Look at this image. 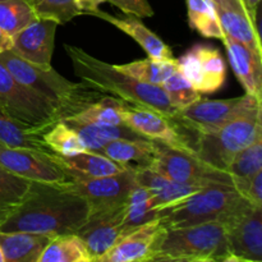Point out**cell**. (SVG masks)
Instances as JSON below:
<instances>
[{
    "instance_id": "cell-18",
    "label": "cell",
    "mask_w": 262,
    "mask_h": 262,
    "mask_svg": "<svg viewBox=\"0 0 262 262\" xmlns=\"http://www.w3.org/2000/svg\"><path fill=\"white\" fill-rule=\"evenodd\" d=\"M223 32L262 55L257 23L250 15L243 0H212Z\"/></svg>"
},
{
    "instance_id": "cell-14",
    "label": "cell",
    "mask_w": 262,
    "mask_h": 262,
    "mask_svg": "<svg viewBox=\"0 0 262 262\" xmlns=\"http://www.w3.org/2000/svg\"><path fill=\"white\" fill-rule=\"evenodd\" d=\"M124 206L125 202L118 206L90 212L86 223L76 232L86 245L92 262L104 255L125 233H128L123 229L122 225Z\"/></svg>"
},
{
    "instance_id": "cell-25",
    "label": "cell",
    "mask_w": 262,
    "mask_h": 262,
    "mask_svg": "<svg viewBox=\"0 0 262 262\" xmlns=\"http://www.w3.org/2000/svg\"><path fill=\"white\" fill-rule=\"evenodd\" d=\"M48 129L25 124L0 107V145L50 152L42 140V135Z\"/></svg>"
},
{
    "instance_id": "cell-4",
    "label": "cell",
    "mask_w": 262,
    "mask_h": 262,
    "mask_svg": "<svg viewBox=\"0 0 262 262\" xmlns=\"http://www.w3.org/2000/svg\"><path fill=\"white\" fill-rule=\"evenodd\" d=\"M227 233L223 223L210 222L165 229L159 235L151 261L229 262Z\"/></svg>"
},
{
    "instance_id": "cell-35",
    "label": "cell",
    "mask_w": 262,
    "mask_h": 262,
    "mask_svg": "<svg viewBox=\"0 0 262 262\" xmlns=\"http://www.w3.org/2000/svg\"><path fill=\"white\" fill-rule=\"evenodd\" d=\"M260 170H262V138L239 151L227 169L233 181L251 178Z\"/></svg>"
},
{
    "instance_id": "cell-34",
    "label": "cell",
    "mask_w": 262,
    "mask_h": 262,
    "mask_svg": "<svg viewBox=\"0 0 262 262\" xmlns=\"http://www.w3.org/2000/svg\"><path fill=\"white\" fill-rule=\"evenodd\" d=\"M31 182L14 176L0 166V222L23 201Z\"/></svg>"
},
{
    "instance_id": "cell-10",
    "label": "cell",
    "mask_w": 262,
    "mask_h": 262,
    "mask_svg": "<svg viewBox=\"0 0 262 262\" xmlns=\"http://www.w3.org/2000/svg\"><path fill=\"white\" fill-rule=\"evenodd\" d=\"M177 60L179 72L200 94H212L224 84L227 66L214 46L196 43Z\"/></svg>"
},
{
    "instance_id": "cell-3",
    "label": "cell",
    "mask_w": 262,
    "mask_h": 262,
    "mask_svg": "<svg viewBox=\"0 0 262 262\" xmlns=\"http://www.w3.org/2000/svg\"><path fill=\"white\" fill-rule=\"evenodd\" d=\"M0 61L17 81L51 102L60 112L61 120L77 114L104 96L83 82L76 83L64 78L53 67L41 68L33 66L12 50L0 53Z\"/></svg>"
},
{
    "instance_id": "cell-7",
    "label": "cell",
    "mask_w": 262,
    "mask_h": 262,
    "mask_svg": "<svg viewBox=\"0 0 262 262\" xmlns=\"http://www.w3.org/2000/svg\"><path fill=\"white\" fill-rule=\"evenodd\" d=\"M151 170L165 176L171 181L193 186L233 187V178L228 171L219 170L200 160L194 152L182 151L156 141V155Z\"/></svg>"
},
{
    "instance_id": "cell-19",
    "label": "cell",
    "mask_w": 262,
    "mask_h": 262,
    "mask_svg": "<svg viewBox=\"0 0 262 262\" xmlns=\"http://www.w3.org/2000/svg\"><path fill=\"white\" fill-rule=\"evenodd\" d=\"M222 41L233 72L246 94L262 100V55L228 36H224Z\"/></svg>"
},
{
    "instance_id": "cell-15",
    "label": "cell",
    "mask_w": 262,
    "mask_h": 262,
    "mask_svg": "<svg viewBox=\"0 0 262 262\" xmlns=\"http://www.w3.org/2000/svg\"><path fill=\"white\" fill-rule=\"evenodd\" d=\"M58 26L59 23L54 19L36 18L12 36L13 45L10 50L33 66L50 68Z\"/></svg>"
},
{
    "instance_id": "cell-9",
    "label": "cell",
    "mask_w": 262,
    "mask_h": 262,
    "mask_svg": "<svg viewBox=\"0 0 262 262\" xmlns=\"http://www.w3.org/2000/svg\"><path fill=\"white\" fill-rule=\"evenodd\" d=\"M262 106V100L252 95L227 100H209L200 97L189 106L179 110L173 122L199 133L211 132L227 123Z\"/></svg>"
},
{
    "instance_id": "cell-41",
    "label": "cell",
    "mask_w": 262,
    "mask_h": 262,
    "mask_svg": "<svg viewBox=\"0 0 262 262\" xmlns=\"http://www.w3.org/2000/svg\"><path fill=\"white\" fill-rule=\"evenodd\" d=\"M13 45V40H12V36L8 35L7 32L0 28V53L5 50H10Z\"/></svg>"
},
{
    "instance_id": "cell-38",
    "label": "cell",
    "mask_w": 262,
    "mask_h": 262,
    "mask_svg": "<svg viewBox=\"0 0 262 262\" xmlns=\"http://www.w3.org/2000/svg\"><path fill=\"white\" fill-rule=\"evenodd\" d=\"M234 189L255 206L262 207V170L246 179L233 181Z\"/></svg>"
},
{
    "instance_id": "cell-1",
    "label": "cell",
    "mask_w": 262,
    "mask_h": 262,
    "mask_svg": "<svg viewBox=\"0 0 262 262\" xmlns=\"http://www.w3.org/2000/svg\"><path fill=\"white\" fill-rule=\"evenodd\" d=\"M90 205L66 183L31 182L23 201L0 222V232L55 235L76 233L86 223Z\"/></svg>"
},
{
    "instance_id": "cell-43",
    "label": "cell",
    "mask_w": 262,
    "mask_h": 262,
    "mask_svg": "<svg viewBox=\"0 0 262 262\" xmlns=\"http://www.w3.org/2000/svg\"><path fill=\"white\" fill-rule=\"evenodd\" d=\"M0 262H5L4 256H3V252H2V248H0Z\"/></svg>"
},
{
    "instance_id": "cell-40",
    "label": "cell",
    "mask_w": 262,
    "mask_h": 262,
    "mask_svg": "<svg viewBox=\"0 0 262 262\" xmlns=\"http://www.w3.org/2000/svg\"><path fill=\"white\" fill-rule=\"evenodd\" d=\"M74 2H76L77 8L82 13H89L90 14V13L99 9V5L104 2H107V0H74Z\"/></svg>"
},
{
    "instance_id": "cell-42",
    "label": "cell",
    "mask_w": 262,
    "mask_h": 262,
    "mask_svg": "<svg viewBox=\"0 0 262 262\" xmlns=\"http://www.w3.org/2000/svg\"><path fill=\"white\" fill-rule=\"evenodd\" d=\"M260 2L261 0H243L246 9H247V12L250 13V15L255 20H257V9L258 5H260Z\"/></svg>"
},
{
    "instance_id": "cell-37",
    "label": "cell",
    "mask_w": 262,
    "mask_h": 262,
    "mask_svg": "<svg viewBox=\"0 0 262 262\" xmlns=\"http://www.w3.org/2000/svg\"><path fill=\"white\" fill-rule=\"evenodd\" d=\"M37 18L54 19L59 25L69 22L82 12L74 0H30Z\"/></svg>"
},
{
    "instance_id": "cell-8",
    "label": "cell",
    "mask_w": 262,
    "mask_h": 262,
    "mask_svg": "<svg viewBox=\"0 0 262 262\" xmlns=\"http://www.w3.org/2000/svg\"><path fill=\"white\" fill-rule=\"evenodd\" d=\"M0 107L31 127L50 128L61 120L51 102L20 83L0 61Z\"/></svg>"
},
{
    "instance_id": "cell-2",
    "label": "cell",
    "mask_w": 262,
    "mask_h": 262,
    "mask_svg": "<svg viewBox=\"0 0 262 262\" xmlns=\"http://www.w3.org/2000/svg\"><path fill=\"white\" fill-rule=\"evenodd\" d=\"M73 71L87 86L102 95L141 109H148L176 119L178 110L169 102L163 87L137 81L122 73L113 64L90 55L83 49L64 45Z\"/></svg>"
},
{
    "instance_id": "cell-30",
    "label": "cell",
    "mask_w": 262,
    "mask_h": 262,
    "mask_svg": "<svg viewBox=\"0 0 262 262\" xmlns=\"http://www.w3.org/2000/svg\"><path fill=\"white\" fill-rule=\"evenodd\" d=\"M124 105L125 102L104 95L101 99L90 104L83 110L63 120L74 123H89V124H124L122 118V107Z\"/></svg>"
},
{
    "instance_id": "cell-5",
    "label": "cell",
    "mask_w": 262,
    "mask_h": 262,
    "mask_svg": "<svg viewBox=\"0 0 262 262\" xmlns=\"http://www.w3.org/2000/svg\"><path fill=\"white\" fill-rule=\"evenodd\" d=\"M250 205L252 204L233 187L207 186L179 202L160 209L159 219L165 229L210 222L225 224Z\"/></svg>"
},
{
    "instance_id": "cell-12",
    "label": "cell",
    "mask_w": 262,
    "mask_h": 262,
    "mask_svg": "<svg viewBox=\"0 0 262 262\" xmlns=\"http://www.w3.org/2000/svg\"><path fill=\"white\" fill-rule=\"evenodd\" d=\"M51 154L0 145V166L30 182L66 183L71 181L68 174L53 160Z\"/></svg>"
},
{
    "instance_id": "cell-22",
    "label": "cell",
    "mask_w": 262,
    "mask_h": 262,
    "mask_svg": "<svg viewBox=\"0 0 262 262\" xmlns=\"http://www.w3.org/2000/svg\"><path fill=\"white\" fill-rule=\"evenodd\" d=\"M136 182L138 186L148 189L152 193L158 209L170 206L204 188L193 184L171 181L163 174L156 173L148 168L136 170Z\"/></svg>"
},
{
    "instance_id": "cell-11",
    "label": "cell",
    "mask_w": 262,
    "mask_h": 262,
    "mask_svg": "<svg viewBox=\"0 0 262 262\" xmlns=\"http://www.w3.org/2000/svg\"><path fill=\"white\" fill-rule=\"evenodd\" d=\"M224 227L229 262H262V207L250 205Z\"/></svg>"
},
{
    "instance_id": "cell-31",
    "label": "cell",
    "mask_w": 262,
    "mask_h": 262,
    "mask_svg": "<svg viewBox=\"0 0 262 262\" xmlns=\"http://www.w3.org/2000/svg\"><path fill=\"white\" fill-rule=\"evenodd\" d=\"M188 23L192 30L207 38L223 40L224 32L212 0H187Z\"/></svg>"
},
{
    "instance_id": "cell-6",
    "label": "cell",
    "mask_w": 262,
    "mask_h": 262,
    "mask_svg": "<svg viewBox=\"0 0 262 262\" xmlns=\"http://www.w3.org/2000/svg\"><path fill=\"white\" fill-rule=\"evenodd\" d=\"M262 138V106L211 132L199 133L194 154L200 160L227 171L234 156Z\"/></svg>"
},
{
    "instance_id": "cell-29",
    "label": "cell",
    "mask_w": 262,
    "mask_h": 262,
    "mask_svg": "<svg viewBox=\"0 0 262 262\" xmlns=\"http://www.w3.org/2000/svg\"><path fill=\"white\" fill-rule=\"evenodd\" d=\"M159 211L160 209L156 207L152 193L143 187L136 186L125 201L123 229L129 232L150 220L159 219Z\"/></svg>"
},
{
    "instance_id": "cell-32",
    "label": "cell",
    "mask_w": 262,
    "mask_h": 262,
    "mask_svg": "<svg viewBox=\"0 0 262 262\" xmlns=\"http://www.w3.org/2000/svg\"><path fill=\"white\" fill-rule=\"evenodd\" d=\"M42 140L50 152L56 155L72 156L87 151L78 133L63 120H59L45 130Z\"/></svg>"
},
{
    "instance_id": "cell-13",
    "label": "cell",
    "mask_w": 262,
    "mask_h": 262,
    "mask_svg": "<svg viewBox=\"0 0 262 262\" xmlns=\"http://www.w3.org/2000/svg\"><path fill=\"white\" fill-rule=\"evenodd\" d=\"M68 186L89 202L90 212H92L124 204L138 184L136 170L128 168L120 173L100 178L71 179Z\"/></svg>"
},
{
    "instance_id": "cell-21",
    "label": "cell",
    "mask_w": 262,
    "mask_h": 262,
    "mask_svg": "<svg viewBox=\"0 0 262 262\" xmlns=\"http://www.w3.org/2000/svg\"><path fill=\"white\" fill-rule=\"evenodd\" d=\"M90 14L94 15V17L101 18V19L106 20L107 23H112L113 26L127 33L128 36H130L147 53L150 58L161 59V60L174 59L173 51L170 50V48L156 33H154L150 28L146 27L141 22L140 18L133 17V15H128L127 18H118L105 12H101L100 9L95 10Z\"/></svg>"
},
{
    "instance_id": "cell-39",
    "label": "cell",
    "mask_w": 262,
    "mask_h": 262,
    "mask_svg": "<svg viewBox=\"0 0 262 262\" xmlns=\"http://www.w3.org/2000/svg\"><path fill=\"white\" fill-rule=\"evenodd\" d=\"M113 5L119 8L127 15L137 18L152 17L154 9L148 0H107Z\"/></svg>"
},
{
    "instance_id": "cell-17",
    "label": "cell",
    "mask_w": 262,
    "mask_h": 262,
    "mask_svg": "<svg viewBox=\"0 0 262 262\" xmlns=\"http://www.w3.org/2000/svg\"><path fill=\"white\" fill-rule=\"evenodd\" d=\"M164 225L154 219L125 233L110 250L95 262H145L151 261L154 247Z\"/></svg>"
},
{
    "instance_id": "cell-23",
    "label": "cell",
    "mask_w": 262,
    "mask_h": 262,
    "mask_svg": "<svg viewBox=\"0 0 262 262\" xmlns=\"http://www.w3.org/2000/svg\"><path fill=\"white\" fill-rule=\"evenodd\" d=\"M99 154L112 159L125 168L140 169L150 168L156 155V141L148 138L141 140H115L102 147Z\"/></svg>"
},
{
    "instance_id": "cell-26",
    "label": "cell",
    "mask_w": 262,
    "mask_h": 262,
    "mask_svg": "<svg viewBox=\"0 0 262 262\" xmlns=\"http://www.w3.org/2000/svg\"><path fill=\"white\" fill-rule=\"evenodd\" d=\"M63 122H66L69 127H72L78 133L86 150L92 151V152H100L105 145L112 141L120 140V138H125V140L146 138L125 124H89V123H74L69 120H63Z\"/></svg>"
},
{
    "instance_id": "cell-28",
    "label": "cell",
    "mask_w": 262,
    "mask_h": 262,
    "mask_svg": "<svg viewBox=\"0 0 262 262\" xmlns=\"http://www.w3.org/2000/svg\"><path fill=\"white\" fill-rule=\"evenodd\" d=\"M37 262H92L86 245L76 233L55 235Z\"/></svg>"
},
{
    "instance_id": "cell-27",
    "label": "cell",
    "mask_w": 262,
    "mask_h": 262,
    "mask_svg": "<svg viewBox=\"0 0 262 262\" xmlns=\"http://www.w3.org/2000/svg\"><path fill=\"white\" fill-rule=\"evenodd\" d=\"M115 68L137 81L155 84V86H161V83L166 78H169L179 69L177 58L161 60V59L150 58V56L142 60H135L132 63L115 66Z\"/></svg>"
},
{
    "instance_id": "cell-16",
    "label": "cell",
    "mask_w": 262,
    "mask_h": 262,
    "mask_svg": "<svg viewBox=\"0 0 262 262\" xmlns=\"http://www.w3.org/2000/svg\"><path fill=\"white\" fill-rule=\"evenodd\" d=\"M123 123L130 129L137 132L138 135L148 138V140L158 141L170 147L178 148L182 151L194 152V148L187 143L183 136L177 130L173 124V120L168 117L148 109L130 106L125 104L122 107Z\"/></svg>"
},
{
    "instance_id": "cell-33",
    "label": "cell",
    "mask_w": 262,
    "mask_h": 262,
    "mask_svg": "<svg viewBox=\"0 0 262 262\" xmlns=\"http://www.w3.org/2000/svg\"><path fill=\"white\" fill-rule=\"evenodd\" d=\"M37 18L30 0H0V28L9 36Z\"/></svg>"
},
{
    "instance_id": "cell-24",
    "label": "cell",
    "mask_w": 262,
    "mask_h": 262,
    "mask_svg": "<svg viewBox=\"0 0 262 262\" xmlns=\"http://www.w3.org/2000/svg\"><path fill=\"white\" fill-rule=\"evenodd\" d=\"M53 235L27 232H0L5 262H37Z\"/></svg>"
},
{
    "instance_id": "cell-36",
    "label": "cell",
    "mask_w": 262,
    "mask_h": 262,
    "mask_svg": "<svg viewBox=\"0 0 262 262\" xmlns=\"http://www.w3.org/2000/svg\"><path fill=\"white\" fill-rule=\"evenodd\" d=\"M161 87H163L169 102L178 112L189 106L201 97V94L187 81V78L179 72V69L169 78H166L161 83Z\"/></svg>"
},
{
    "instance_id": "cell-20",
    "label": "cell",
    "mask_w": 262,
    "mask_h": 262,
    "mask_svg": "<svg viewBox=\"0 0 262 262\" xmlns=\"http://www.w3.org/2000/svg\"><path fill=\"white\" fill-rule=\"evenodd\" d=\"M51 158L68 174L71 179L100 178V177L113 176L128 169L102 154L92 152V151H83L72 156L51 154Z\"/></svg>"
}]
</instances>
